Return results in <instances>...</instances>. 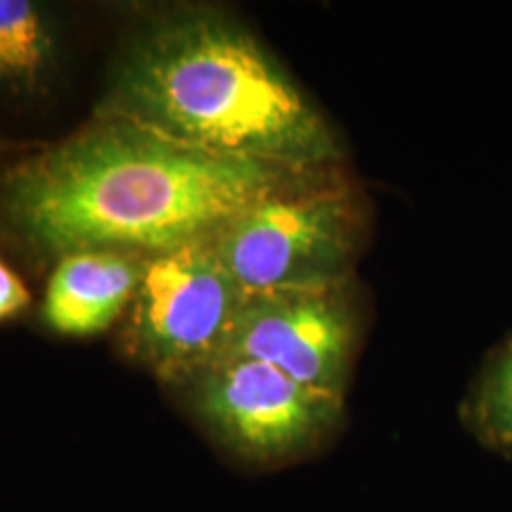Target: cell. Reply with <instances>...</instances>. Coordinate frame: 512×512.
Wrapping results in <instances>:
<instances>
[{
	"instance_id": "1",
	"label": "cell",
	"mask_w": 512,
	"mask_h": 512,
	"mask_svg": "<svg viewBox=\"0 0 512 512\" xmlns=\"http://www.w3.org/2000/svg\"><path fill=\"white\" fill-rule=\"evenodd\" d=\"M316 171L211 155L98 117L0 176V221L48 256L155 254L214 235L249 204Z\"/></svg>"
},
{
	"instance_id": "2",
	"label": "cell",
	"mask_w": 512,
	"mask_h": 512,
	"mask_svg": "<svg viewBox=\"0 0 512 512\" xmlns=\"http://www.w3.org/2000/svg\"><path fill=\"white\" fill-rule=\"evenodd\" d=\"M98 117H119L211 155L290 171L342 166L335 128L264 43L211 10L147 27L117 64Z\"/></svg>"
},
{
	"instance_id": "3",
	"label": "cell",
	"mask_w": 512,
	"mask_h": 512,
	"mask_svg": "<svg viewBox=\"0 0 512 512\" xmlns=\"http://www.w3.org/2000/svg\"><path fill=\"white\" fill-rule=\"evenodd\" d=\"M361 197L342 166L273 190L216 230L223 264L247 297L347 283L363 242Z\"/></svg>"
},
{
	"instance_id": "4",
	"label": "cell",
	"mask_w": 512,
	"mask_h": 512,
	"mask_svg": "<svg viewBox=\"0 0 512 512\" xmlns=\"http://www.w3.org/2000/svg\"><path fill=\"white\" fill-rule=\"evenodd\" d=\"M247 299L214 235L147 254L124 347L164 382L185 387L228 354Z\"/></svg>"
},
{
	"instance_id": "5",
	"label": "cell",
	"mask_w": 512,
	"mask_h": 512,
	"mask_svg": "<svg viewBox=\"0 0 512 512\" xmlns=\"http://www.w3.org/2000/svg\"><path fill=\"white\" fill-rule=\"evenodd\" d=\"M211 437L242 460L283 465L311 456L344 418V396L306 387L283 370L223 356L185 384Z\"/></svg>"
},
{
	"instance_id": "6",
	"label": "cell",
	"mask_w": 512,
	"mask_h": 512,
	"mask_svg": "<svg viewBox=\"0 0 512 512\" xmlns=\"http://www.w3.org/2000/svg\"><path fill=\"white\" fill-rule=\"evenodd\" d=\"M361 335L351 280L313 290L249 297L226 356L283 370L323 392H347Z\"/></svg>"
},
{
	"instance_id": "7",
	"label": "cell",
	"mask_w": 512,
	"mask_h": 512,
	"mask_svg": "<svg viewBox=\"0 0 512 512\" xmlns=\"http://www.w3.org/2000/svg\"><path fill=\"white\" fill-rule=\"evenodd\" d=\"M145 259L147 254L114 249L60 256L43 297V323L64 337L110 330L133 302Z\"/></svg>"
},
{
	"instance_id": "8",
	"label": "cell",
	"mask_w": 512,
	"mask_h": 512,
	"mask_svg": "<svg viewBox=\"0 0 512 512\" xmlns=\"http://www.w3.org/2000/svg\"><path fill=\"white\" fill-rule=\"evenodd\" d=\"M53 15L31 0H0V91L34 95L57 67Z\"/></svg>"
},
{
	"instance_id": "9",
	"label": "cell",
	"mask_w": 512,
	"mask_h": 512,
	"mask_svg": "<svg viewBox=\"0 0 512 512\" xmlns=\"http://www.w3.org/2000/svg\"><path fill=\"white\" fill-rule=\"evenodd\" d=\"M460 420L484 448L512 456V337L486 356L460 403Z\"/></svg>"
},
{
	"instance_id": "10",
	"label": "cell",
	"mask_w": 512,
	"mask_h": 512,
	"mask_svg": "<svg viewBox=\"0 0 512 512\" xmlns=\"http://www.w3.org/2000/svg\"><path fill=\"white\" fill-rule=\"evenodd\" d=\"M31 304V292L24 280L0 259V323L22 313Z\"/></svg>"
}]
</instances>
